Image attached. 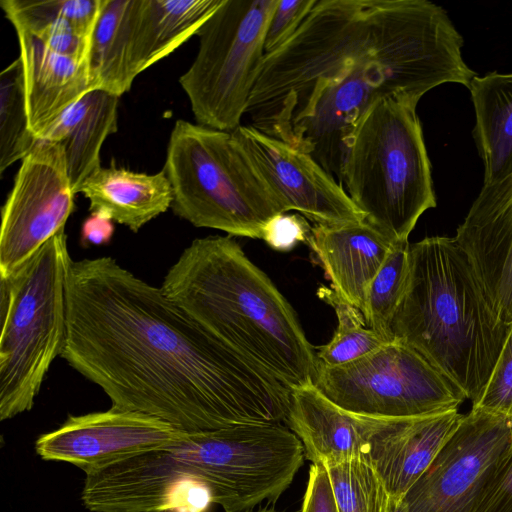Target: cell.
I'll return each instance as SVG.
<instances>
[{
  "instance_id": "cell-1",
  "label": "cell",
  "mask_w": 512,
  "mask_h": 512,
  "mask_svg": "<svg viewBox=\"0 0 512 512\" xmlns=\"http://www.w3.org/2000/svg\"><path fill=\"white\" fill-rule=\"evenodd\" d=\"M61 357L113 408L186 433L287 422L288 387L111 257L71 260Z\"/></svg>"
},
{
  "instance_id": "cell-2",
  "label": "cell",
  "mask_w": 512,
  "mask_h": 512,
  "mask_svg": "<svg viewBox=\"0 0 512 512\" xmlns=\"http://www.w3.org/2000/svg\"><path fill=\"white\" fill-rule=\"evenodd\" d=\"M464 39L428 0H317L297 31L264 56L251 126L310 154L341 184L349 139L378 99L417 105L431 89L469 87Z\"/></svg>"
},
{
  "instance_id": "cell-3",
  "label": "cell",
  "mask_w": 512,
  "mask_h": 512,
  "mask_svg": "<svg viewBox=\"0 0 512 512\" xmlns=\"http://www.w3.org/2000/svg\"><path fill=\"white\" fill-rule=\"evenodd\" d=\"M161 288L200 325L290 390L314 383L316 351L297 314L231 236L192 241Z\"/></svg>"
},
{
  "instance_id": "cell-4",
  "label": "cell",
  "mask_w": 512,
  "mask_h": 512,
  "mask_svg": "<svg viewBox=\"0 0 512 512\" xmlns=\"http://www.w3.org/2000/svg\"><path fill=\"white\" fill-rule=\"evenodd\" d=\"M511 324L496 313L454 237L410 244L407 285L391 325L393 340L419 353L472 405L485 390Z\"/></svg>"
},
{
  "instance_id": "cell-5",
  "label": "cell",
  "mask_w": 512,
  "mask_h": 512,
  "mask_svg": "<svg viewBox=\"0 0 512 512\" xmlns=\"http://www.w3.org/2000/svg\"><path fill=\"white\" fill-rule=\"evenodd\" d=\"M305 452L283 424H250L188 433L145 452L142 467L154 488L169 493L181 480L205 484L224 512L275 502L292 483Z\"/></svg>"
},
{
  "instance_id": "cell-6",
  "label": "cell",
  "mask_w": 512,
  "mask_h": 512,
  "mask_svg": "<svg viewBox=\"0 0 512 512\" xmlns=\"http://www.w3.org/2000/svg\"><path fill=\"white\" fill-rule=\"evenodd\" d=\"M416 107L376 100L359 119L342 166L341 185L365 222L392 244L407 242L420 216L437 205Z\"/></svg>"
},
{
  "instance_id": "cell-7",
  "label": "cell",
  "mask_w": 512,
  "mask_h": 512,
  "mask_svg": "<svg viewBox=\"0 0 512 512\" xmlns=\"http://www.w3.org/2000/svg\"><path fill=\"white\" fill-rule=\"evenodd\" d=\"M65 228L1 279L0 420L32 409L67 338Z\"/></svg>"
},
{
  "instance_id": "cell-8",
  "label": "cell",
  "mask_w": 512,
  "mask_h": 512,
  "mask_svg": "<svg viewBox=\"0 0 512 512\" xmlns=\"http://www.w3.org/2000/svg\"><path fill=\"white\" fill-rule=\"evenodd\" d=\"M163 171L174 214L195 227L262 239L266 223L282 213L232 132L177 120Z\"/></svg>"
},
{
  "instance_id": "cell-9",
  "label": "cell",
  "mask_w": 512,
  "mask_h": 512,
  "mask_svg": "<svg viewBox=\"0 0 512 512\" xmlns=\"http://www.w3.org/2000/svg\"><path fill=\"white\" fill-rule=\"evenodd\" d=\"M278 0H222L197 32L199 48L179 83L197 124L232 132L246 114Z\"/></svg>"
},
{
  "instance_id": "cell-10",
  "label": "cell",
  "mask_w": 512,
  "mask_h": 512,
  "mask_svg": "<svg viewBox=\"0 0 512 512\" xmlns=\"http://www.w3.org/2000/svg\"><path fill=\"white\" fill-rule=\"evenodd\" d=\"M313 384L337 406L374 418L442 414L466 400L446 376L396 340L342 365L318 363Z\"/></svg>"
},
{
  "instance_id": "cell-11",
  "label": "cell",
  "mask_w": 512,
  "mask_h": 512,
  "mask_svg": "<svg viewBox=\"0 0 512 512\" xmlns=\"http://www.w3.org/2000/svg\"><path fill=\"white\" fill-rule=\"evenodd\" d=\"M512 451V416L472 408L404 495L408 512H475Z\"/></svg>"
},
{
  "instance_id": "cell-12",
  "label": "cell",
  "mask_w": 512,
  "mask_h": 512,
  "mask_svg": "<svg viewBox=\"0 0 512 512\" xmlns=\"http://www.w3.org/2000/svg\"><path fill=\"white\" fill-rule=\"evenodd\" d=\"M74 195L63 147L38 139L21 160L1 210L0 278L15 272L65 228Z\"/></svg>"
},
{
  "instance_id": "cell-13",
  "label": "cell",
  "mask_w": 512,
  "mask_h": 512,
  "mask_svg": "<svg viewBox=\"0 0 512 512\" xmlns=\"http://www.w3.org/2000/svg\"><path fill=\"white\" fill-rule=\"evenodd\" d=\"M232 134L282 213L294 210L320 225L365 221L342 185L310 154L251 125Z\"/></svg>"
},
{
  "instance_id": "cell-14",
  "label": "cell",
  "mask_w": 512,
  "mask_h": 512,
  "mask_svg": "<svg viewBox=\"0 0 512 512\" xmlns=\"http://www.w3.org/2000/svg\"><path fill=\"white\" fill-rule=\"evenodd\" d=\"M187 434L159 418L111 407L70 415L59 428L40 435L35 450L43 460L66 462L87 474Z\"/></svg>"
},
{
  "instance_id": "cell-15",
  "label": "cell",
  "mask_w": 512,
  "mask_h": 512,
  "mask_svg": "<svg viewBox=\"0 0 512 512\" xmlns=\"http://www.w3.org/2000/svg\"><path fill=\"white\" fill-rule=\"evenodd\" d=\"M454 238L493 305L512 312V173L483 184Z\"/></svg>"
},
{
  "instance_id": "cell-16",
  "label": "cell",
  "mask_w": 512,
  "mask_h": 512,
  "mask_svg": "<svg viewBox=\"0 0 512 512\" xmlns=\"http://www.w3.org/2000/svg\"><path fill=\"white\" fill-rule=\"evenodd\" d=\"M392 418L347 411L310 384L291 390L288 427L301 441L305 456L324 467L363 458L372 437Z\"/></svg>"
},
{
  "instance_id": "cell-17",
  "label": "cell",
  "mask_w": 512,
  "mask_h": 512,
  "mask_svg": "<svg viewBox=\"0 0 512 512\" xmlns=\"http://www.w3.org/2000/svg\"><path fill=\"white\" fill-rule=\"evenodd\" d=\"M462 416L454 410L390 419L372 437L364 459L379 475L390 497H404L429 467Z\"/></svg>"
},
{
  "instance_id": "cell-18",
  "label": "cell",
  "mask_w": 512,
  "mask_h": 512,
  "mask_svg": "<svg viewBox=\"0 0 512 512\" xmlns=\"http://www.w3.org/2000/svg\"><path fill=\"white\" fill-rule=\"evenodd\" d=\"M306 243L331 289L363 314L369 286L392 243L365 221L315 224Z\"/></svg>"
},
{
  "instance_id": "cell-19",
  "label": "cell",
  "mask_w": 512,
  "mask_h": 512,
  "mask_svg": "<svg viewBox=\"0 0 512 512\" xmlns=\"http://www.w3.org/2000/svg\"><path fill=\"white\" fill-rule=\"evenodd\" d=\"M15 31L30 130L43 139L63 113L91 90L85 61L52 51L21 28Z\"/></svg>"
},
{
  "instance_id": "cell-20",
  "label": "cell",
  "mask_w": 512,
  "mask_h": 512,
  "mask_svg": "<svg viewBox=\"0 0 512 512\" xmlns=\"http://www.w3.org/2000/svg\"><path fill=\"white\" fill-rule=\"evenodd\" d=\"M119 96L93 89L69 107L43 139L63 147L74 194L102 166L101 147L118 130Z\"/></svg>"
},
{
  "instance_id": "cell-21",
  "label": "cell",
  "mask_w": 512,
  "mask_h": 512,
  "mask_svg": "<svg viewBox=\"0 0 512 512\" xmlns=\"http://www.w3.org/2000/svg\"><path fill=\"white\" fill-rule=\"evenodd\" d=\"M92 213L137 232L145 224L171 208L173 192L163 171L139 173L114 166L101 168L82 186Z\"/></svg>"
},
{
  "instance_id": "cell-22",
  "label": "cell",
  "mask_w": 512,
  "mask_h": 512,
  "mask_svg": "<svg viewBox=\"0 0 512 512\" xmlns=\"http://www.w3.org/2000/svg\"><path fill=\"white\" fill-rule=\"evenodd\" d=\"M221 3L222 0H138L132 48L136 76L196 35Z\"/></svg>"
},
{
  "instance_id": "cell-23",
  "label": "cell",
  "mask_w": 512,
  "mask_h": 512,
  "mask_svg": "<svg viewBox=\"0 0 512 512\" xmlns=\"http://www.w3.org/2000/svg\"><path fill=\"white\" fill-rule=\"evenodd\" d=\"M138 0H103L90 37L85 67L91 90L121 97L137 77L132 65Z\"/></svg>"
},
{
  "instance_id": "cell-24",
  "label": "cell",
  "mask_w": 512,
  "mask_h": 512,
  "mask_svg": "<svg viewBox=\"0 0 512 512\" xmlns=\"http://www.w3.org/2000/svg\"><path fill=\"white\" fill-rule=\"evenodd\" d=\"M475 111L473 139L484 165L483 184L512 173V73L476 75L468 87Z\"/></svg>"
},
{
  "instance_id": "cell-25",
  "label": "cell",
  "mask_w": 512,
  "mask_h": 512,
  "mask_svg": "<svg viewBox=\"0 0 512 512\" xmlns=\"http://www.w3.org/2000/svg\"><path fill=\"white\" fill-rule=\"evenodd\" d=\"M0 6L14 28H21L52 51L85 61L89 39L64 18L57 0H1Z\"/></svg>"
},
{
  "instance_id": "cell-26",
  "label": "cell",
  "mask_w": 512,
  "mask_h": 512,
  "mask_svg": "<svg viewBox=\"0 0 512 512\" xmlns=\"http://www.w3.org/2000/svg\"><path fill=\"white\" fill-rule=\"evenodd\" d=\"M317 296L334 309L337 318V328L332 339L315 348L319 364L342 365L359 359L387 343L367 326L362 312L337 295L334 290L320 286Z\"/></svg>"
},
{
  "instance_id": "cell-27",
  "label": "cell",
  "mask_w": 512,
  "mask_h": 512,
  "mask_svg": "<svg viewBox=\"0 0 512 512\" xmlns=\"http://www.w3.org/2000/svg\"><path fill=\"white\" fill-rule=\"evenodd\" d=\"M37 140L29 126L22 64L17 58L0 74V173L21 161Z\"/></svg>"
},
{
  "instance_id": "cell-28",
  "label": "cell",
  "mask_w": 512,
  "mask_h": 512,
  "mask_svg": "<svg viewBox=\"0 0 512 512\" xmlns=\"http://www.w3.org/2000/svg\"><path fill=\"white\" fill-rule=\"evenodd\" d=\"M409 248L408 241L392 244L368 289L363 316L385 342L393 341L391 325L407 285Z\"/></svg>"
},
{
  "instance_id": "cell-29",
  "label": "cell",
  "mask_w": 512,
  "mask_h": 512,
  "mask_svg": "<svg viewBox=\"0 0 512 512\" xmlns=\"http://www.w3.org/2000/svg\"><path fill=\"white\" fill-rule=\"evenodd\" d=\"M325 468L338 512H387L390 495L365 459L355 458Z\"/></svg>"
},
{
  "instance_id": "cell-30",
  "label": "cell",
  "mask_w": 512,
  "mask_h": 512,
  "mask_svg": "<svg viewBox=\"0 0 512 512\" xmlns=\"http://www.w3.org/2000/svg\"><path fill=\"white\" fill-rule=\"evenodd\" d=\"M472 408L512 416V324L485 390Z\"/></svg>"
},
{
  "instance_id": "cell-31",
  "label": "cell",
  "mask_w": 512,
  "mask_h": 512,
  "mask_svg": "<svg viewBox=\"0 0 512 512\" xmlns=\"http://www.w3.org/2000/svg\"><path fill=\"white\" fill-rule=\"evenodd\" d=\"M316 2L317 0H278L265 34V55L274 52L292 37Z\"/></svg>"
},
{
  "instance_id": "cell-32",
  "label": "cell",
  "mask_w": 512,
  "mask_h": 512,
  "mask_svg": "<svg viewBox=\"0 0 512 512\" xmlns=\"http://www.w3.org/2000/svg\"><path fill=\"white\" fill-rule=\"evenodd\" d=\"M311 227L301 214L279 213L263 229L262 240L278 252H289L298 243L307 242Z\"/></svg>"
},
{
  "instance_id": "cell-33",
  "label": "cell",
  "mask_w": 512,
  "mask_h": 512,
  "mask_svg": "<svg viewBox=\"0 0 512 512\" xmlns=\"http://www.w3.org/2000/svg\"><path fill=\"white\" fill-rule=\"evenodd\" d=\"M301 512H338L330 478L323 465L312 464L310 467Z\"/></svg>"
},
{
  "instance_id": "cell-34",
  "label": "cell",
  "mask_w": 512,
  "mask_h": 512,
  "mask_svg": "<svg viewBox=\"0 0 512 512\" xmlns=\"http://www.w3.org/2000/svg\"><path fill=\"white\" fill-rule=\"evenodd\" d=\"M475 512H512V451Z\"/></svg>"
},
{
  "instance_id": "cell-35",
  "label": "cell",
  "mask_w": 512,
  "mask_h": 512,
  "mask_svg": "<svg viewBox=\"0 0 512 512\" xmlns=\"http://www.w3.org/2000/svg\"><path fill=\"white\" fill-rule=\"evenodd\" d=\"M114 233L113 221L105 215L92 213L81 229V244L103 245L109 243Z\"/></svg>"
},
{
  "instance_id": "cell-36",
  "label": "cell",
  "mask_w": 512,
  "mask_h": 512,
  "mask_svg": "<svg viewBox=\"0 0 512 512\" xmlns=\"http://www.w3.org/2000/svg\"><path fill=\"white\" fill-rule=\"evenodd\" d=\"M387 512H408L407 505L403 498L390 497Z\"/></svg>"
},
{
  "instance_id": "cell-37",
  "label": "cell",
  "mask_w": 512,
  "mask_h": 512,
  "mask_svg": "<svg viewBox=\"0 0 512 512\" xmlns=\"http://www.w3.org/2000/svg\"><path fill=\"white\" fill-rule=\"evenodd\" d=\"M247 512H281V511H278V510H275L274 508H269L268 506H265V507L259 508L257 510L253 509V510H250Z\"/></svg>"
}]
</instances>
